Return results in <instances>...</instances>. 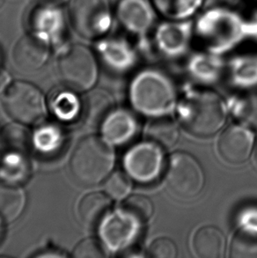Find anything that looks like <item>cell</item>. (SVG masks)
I'll return each instance as SVG.
<instances>
[{
	"mask_svg": "<svg viewBox=\"0 0 257 258\" xmlns=\"http://www.w3.org/2000/svg\"><path fill=\"white\" fill-rule=\"evenodd\" d=\"M243 118L249 125L257 128V90L247 95L243 108Z\"/></svg>",
	"mask_w": 257,
	"mask_h": 258,
	"instance_id": "4dcf8cb0",
	"label": "cell"
},
{
	"mask_svg": "<svg viewBox=\"0 0 257 258\" xmlns=\"http://www.w3.org/2000/svg\"><path fill=\"white\" fill-rule=\"evenodd\" d=\"M26 195L22 188L15 185L0 182V218L12 222L24 210Z\"/></svg>",
	"mask_w": 257,
	"mask_h": 258,
	"instance_id": "ffe728a7",
	"label": "cell"
},
{
	"mask_svg": "<svg viewBox=\"0 0 257 258\" xmlns=\"http://www.w3.org/2000/svg\"><path fill=\"white\" fill-rule=\"evenodd\" d=\"M58 74L62 83L71 90H89L98 76L94 53L84 45H73L58 60Z\"/></svg>",
	"mask_w": 257,
	"mask_h": 258,
	"instance_id": "8992f818",
	"label": "cell"
},
{
	"mask_svg": "<svg viewBox=\"0 0 257 258\" xmlns=\"http://www.w3.org/2000/svg\"><path fill=\"white\" fill-rule=\"evenodd\" d=\"M115 14L124 30L140 41L152 35L160 16L152 0H119Z\"/></svg>",
	"mask_w": 257,
	"mask_h": 258,
	"instance_id": "30bf717a",
	"label": "cell"
},
{
	"mask_svg": "<svg viewBox=\"0 0 257 258\" xmlns=\"http://www.w3.org/2000/svg\"><path fill=\"white\" fill-rule=\"evenodd\" d=\"M139 226L138 221L122 211L106 219L101 234L111 248H120L131 241Z\"/></svg>",
	"mask_w": 257,
	"mask_h": 258,
	"instance_id": "9a60e30c",
	"label": "cell"
},
{
	"mask_svg": "<svg viewBox=\"0 0 257 258\" xmlns=\"http://www.w3.org/2000/svg\"><path fill=\"white\" fill-rule=\"evenodd\" d=\"M36 3L41 4L46 7H56L66 3L68 0H35Z\"/></svg>",
	"mask_w": 257,
	"mask_h": 258,
	"instance_id": "d6a6232c",
	"label": "cell"
},
{
	"mask_svg": "<svg viewBox=\"0 0 257 258\" xmlns=\"http://www.w3.org/2000/svg\"><path fill=\"white\" fill-rule=\"evenodd\" d=\"M233 258H257V231L242 228L238 231L230 246Z\"/></svg>",
	"mask_w": 257,
	"mask_h": 258,
	"instance_id": "cb8c5ba5",
	"label": "cell"
},
{
	"mask_svg": "<svg viewBox=\"0 0 257 258\" xmlns=\"http://www.w3.org/2000/svg\"><path fill=\"white\" fill-rule=\"evenodd\" d=\"M151 37L155 49L161 55L171 58L183 56L195 42L194 19H164L157 23Z\"/></svg>",
	"mask_w": 257,
	"mask_h": 258,
	"instance_id": "9c48e42d",
	"label": "cell"
},
{
	"mask_svg": "<svg viewBox=\"0 0 257 258\" xmlns=\"http://www.w3.org/2000/svg\"><path fill=\"white\" fill-rule=\"evenodd\" d=\"M254 140V134L250 130L243 126H230L219 140L220 155L230 163H242L251 154Z\"/></svg>",
	"mask_w": 257,
	"mask_h": 258,
	"instance_id": "4fadbf2b",
	"label": "cell"
},
{
	"mask_svg": "<svg viewBox=\"0 0 257 258\" xmlns=\"http://www.w3.org/2000/svg\"><path fill=\"white\" fill-rule=\"evenodd\" d=\"M4 1H5V0H0V7L3 6Z\"/></svg>",
	"mask_w": 257,
	"mask_h": 258,
	"instance_id": "d590c367",
	"label": "cell"
},
{
	"mask_svg": "<svg viewBox=\"0 0 257 258\" xmlns=\"http://www.w3.org/2000/svg\"><path fill=\"white\" fill-rule=\"evenodd\" d=\"M193 248L199 257L221 258L226 251V238L218 227H201L195 234Z\"/></svg>",
	"mask_w": 257,
	"mask_h": 258,
	"instance_id": "2e32d148",
	"label": "cell"
},
{
	"mask_svg": "<svg viewBox=\"0 0 257 258\" xmlns=\"http://www.w3.org/2000/svg\"><path fill=\"white\" fill-rule=\"evenodd\" d=\"M8 81H9V77H8L7 73L0 68V93H1L6 87H7Z\"/></svg>",
	"mask_w": 257,
	"mask_h": 258,
	"instance_id": "836d02e7",
	"label": "cell"
},
{
	"mask_svg": "<svg viewBox=\"0 0 257 258\" xmlns=\"http://www.w3.org/2000/svg\"><path fill=\"white\" fill-rule=\"evenodd\" d=\"M170 81L160 72L146 70L138 75L132 84V100L137 108L146 113L166 110L174 102Z\"/></svg>",
	"mask_w": 257,
	"mask_h": 258,
	"instance_id": "52a82bcc",
	"label": "cell"
},
{
	"mask_svg": "<svg viewBox=\"0 0 257 258\" xmlns=\"http://www.w3.org/2000/svg\"><path fill=\"white\" fill-rule=\"evenodd\" d=\"M73 28L88 39L104 36L111 28L113 14L108 0H74L70 9Z\"/></svg>",
	"mask_w": 257,
	"mask_h": 258,
	"instance_id": "ba28073f",
	"label": "cell"
},
{
	"mask_svg": "<svg viewBox=\"0 0 257 258\" xmlns=\"http://www.w3.org/2000/svg\"><path fill=\"white\" fill-rule=\"evenodd\" d=\"M162 148L152 142L132 147L124 158L126 171L141 183L155 181L163 168Z\"/></svg>",
	"mask_w": 257,
	"mask_h": 258,
	"instance_id": "8fae6325",
	"label": "cell"
},
{
	"mask_svg": "<svg viewBox=\"0 0 257 258\" xmlns=\"http://www.w3.org/2000/svg\"><path fill=\"white\" fill-rule=\"evenodd\" d=\"M122 211L142 225L153 216V205L149 198L135 194L128 197L122 203Z\"/></svg>",
	"mask_w": 257,
	"mask_h": 258,
	"instance_id": "d4e9b609",
	"label": "cell"
},
{
	"mask_svg": "<svg viewBox=\"0 0 257 258\" xmlns=\"http://www.w3.org/2000/svg\"><path fill=\"white\" fill-rule=\"evenodd\" d=\"M60 133L53 127H44L37 131L35 135V144L40 150L50 152L56 149L61 141Z\"/></svg>",
	"mask_w": 257,
	"mask_h": 258,
	"instance_id": "83f0119b",
	"label": "cell"
},
{
	"mask_svg": "<svg viewBox=\"0 0 257 258\" xmlns=\"http://www.w3.org/2000/svg\"><path fill=\"white\" fill-rule=\"evenodd\" d=\"M107 140L114 144H122L131 140L137 131L134 116L125 110L112 112L102 124Z\"/></svg>",
	"mask_w": 257,
	"mask_h": 258,
	"instance_id": "d6986e66",
	"label": "cell"
},
{
	"mask_svg": "<svg viewBox=\"0 0 257 258\" xmlns=\"http://www.w3.org/2000/svg\"><path fill=\"white\" fill-rule=\"evenodd\" d=\"M2 220H3L0 218V235H1V233H2Z\"/></svg>",
	"mask_w": 257,
	"mask_h": 258,
	"instance_id": "e575fe53",
	"label": "cell"
},
{
	"mask_svg": "<svg viewBox=\"0 0 257 258\" xmlns=\"http://www.w3.org/2000/svg\"><path fill=\"white\" fill-rule=\"evenodd\" d=\"M194 35L205 51L220 55L257 36V21H247L235 7L209 6L195 18Z\"/></svg>",
	"mask_w": 257,
	"mask_h": 258,
	"instance_id": "6da1fadb",
	"label": "cell"
},
{
	"mask_svg": "<svg viewBox=\"0 0 257 258\" xmlns=\"http://www.w3.org/2000/svg\"><path fill=\"white\" fill-rule=\"evenodd\" d=\"M23 123H8L1 133V142L8 154L25 155L32 147L31 134Z\"/></svg>",
	"mask_w": 257,
	"mask_h": 258,
	"instance_id": "7402d4cb",
	"label": "cell"
},
{
	"mask_svg": "<svg viewBox=\"0 0 257 258\" xmlns=\"http://www.w3.org/2000/svg\"><path fill=\"white\" fill-rule=\"evenodd\" d=\"M255 159H256V163H257V147H256V150H255Z\"/></svg>",
	"mask_w": 257,
	"mask_h": 258,
	"instance_id": "8d00e7d4",
	"label": "cell"
},
{
	"mask_svg": "<svg viewBox=\"0 0 257 258\" xmlns=\"http://www.w3.org/2000/svg\"><path fill=\"white\" fill-rule=\"evenodd\" d=\"M115 163V154L107 141L97 136L80 140L70 160L73 177L83 184H97L108 177Z\"/></svg>",
	"mask_w": 257,
	"mask_h": 258,
	"instance_id": "7a4b0ae2",
	"label": "cell"
},
{
	"mask_svg": "<svg viewBox=\"0 0 257 258\" xmlns=\"http://www.w3.org/2000/svg\"><path fill=\"white\" fill-rule=\"evenodd\" d=\"M160 17L167 20H193L205 8L207 0H152Z\"/></svg>",
	"mask_w": 257,
	"mask_h": 258,
	"instance_id": "ac0fdd59",
	"label": "cell"
},
{
	"mask_svg": "<svg viewBox=\"0 0 257 258\" xmlns=\"http://www.w3.org/2000/svg\"><path fill=\"white\" fill-rule=\"evenodd\" d=\"M106 59L114 67L122 69L132 66L136 60V51L131 42L124 38H110L103 43Z\"/></svg>",
	"mask_w": 257,
	"mask_h": 258,
	"instance_id": "603a6c76",
	"label": "cell"
},
{
	"mask_svg": "<svg viewBox=\"0 0 257 258\" xmlns=\"http://www.w3.org/2000/svg\"><path fill=\"white\" fill-rule=\"evenodd\" d=\"M73 255L77 258H102L106 254L100 241L94 238H87L74 248Z\"/></svg>",
	"mask_w": 257,
	"mask_h": 258,
	"instance_id": "f546056e",
	"label": "cell"
},
{
	"mask_svg": "<svg viewBox=\"0 0 257 258\" xmlns=\"http://www.w3.org/2000/svg\"><path fill=\"white\" fill-rule=\"evenodd\" d=\"M81 109V104L79 103L78 99L73 94L63 93L57 95L53 101V110L63 120H71L79 113Z\"/></svg>",
	"mask_w": 257,
	"mask_h": 258,
	"instance_id": "4316f807",
	"label": "cell"
},
{
	"mask_svg": "<svg viewBox=\"0 0 257 258\" xmlns=\"http://www.w3.org/2000/svg\"><path fill=\"white\" fill-rule=\"evenodd\" d=\"M104 188L109 198L121 200L128 195L132 189V182L127 174L116 171L108 176L105 182Z\"/></svg>",
	"mask_w": 257,
	"mask_h": 258,
	"instance_id": "484cf974",
	"label": "cell"
},
{
	"mask_svg": "<svg viewBox=\"0 0 257 258\" xmlns=\"http://www.w3.org/2000/svg\"><path fill=\"white\" fill-rule=\"evenodd\" d=\"M3 105L11 117L23 124L40 122L46 115L42 92L26 81H14L7 86L4 93Z\"/></svg>",
	"mask_w": 257,
	"mask_h": 258,
	"instance_id": "277c9868",
	"label": "cell"
},
{
	"mask_svg": "<svg viewBox=\"0 0 257 258\" xmlns=\"http://www.w3.org/2000/svg\"><path fill=\"white\" fill-rule=\"evenodd\" d=\"M111 200L101 192L88 193L80 200L78 213L81 222L88 227L98 226L108 214Z\"/></svg>",
	"mask_w": 257,
	"mask_h": 258,
	"instance_id": "e0dca14e",
	"label": "cell"
},
{
	"mask_svg": "<svg viewBox=\"0 0 257 258\" xmlns=\"http://www.w3.org/2000/svg\"><path fill=\"white\" fill-rule=\"evenodd\" d=\"M166 184L174 195L184 199L198 196L205 186V173L196 158L186 152H176L167 161Z\"/></svg>",
	"mask_w": 257,
	"mask_h": 258,
	"instance_id": "5b68a950",
	"label": "cell"
},
{
	"mask_svg": "<svg viewBox=\"0 0 257 258\" xmlns=\"http://www.w3.org/2000/svg\"><path fill=\"white\" fill-rule=\"evenodd\" d=\"M177 252L174 241L167 237H161L151 243L147 255L152 258H175L177 256Z\"/></svg>",
	"mask_w": 257,
	"mask_h": 258,
	"instance_id": "f1b7e54d",
	"label": "cell"
},
{
	"mask_svg": "<svg viewBox=\"0 0 257 258\" xmlns=\"http://www.w3.org/2000/svg\"><path fill=\"white\" fill-rule=\"evenodd\" d=\"M240 0H207V3H212L209 6H227V7H235L240 3Z\"/></svg>",
	"mask_w": 257,
	"mask_h": 258,
	"instance_id": "1f68e13d",
	"label": "cell"
},
{
	"mask_svg": "<svg viewBox=\"0 0 257 258\" xmlns=\"http://www.w3.org/2000/svg\"><path fill=\"white\" fill-rule=\"evenodd\" d=\"M114 109V100L107 91L92 90L85 95L81 103L80 115L85 125L97 129L104 123Z\"/></svg>",
	"mask_w": 257,
	"mask_h": 258,
	"instance_id": "5bb4252c",
	"label": "cell"
},
{
	"mask_svg": "<svg viewBox=\"0 0 257 258\" xmlns=\"http://www.w3.org/2000/svg\"><path fill=\"white\" fill-rule=\"evenodd\" d=\"M49 55L47 39L41 35L28 34L22 36L14 46L13 58L18 69L33 72L46 63Z\"/></svg>",
	"mask_w": 257,
	"mask_h": 258,
	"instance_id": "7c38bea8",
	"label": "cell"
},
{
	"mask_svg": "<svg viewBox=\"0 0 257 258\" xmlns=\"http://www.w3.org/2000/svg\"><path fill=\"white\" fill-rule=\"evenodd\" d=\"M226 119L222 99L212 92H203L194 94L186 102L182 122L188 133L205 138L219 132Z\"/></svg>",
	"mask_w": 257,
	"mask_h": 258,
	"instance_id": "3957f363",
	"label": "cell"
},
{
	"mask_svg": "<svg viewBox=\"0 0 257 258\" xmlns=\"http://www.w3.org/2000/svg\"><path fill=\"white\" fill-rule=\"evenodd\" d=\"M146 134L150 142L161 148H170L177 142L180 132L174 120L169 117H160L148 122Z\"/></svg>",
	"mask_w": 257,
	"mask_h": 258,
	"instance_id": "44dd1931",
	"label": "cell"
}]
</instances>
